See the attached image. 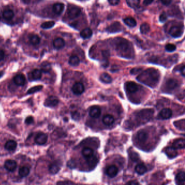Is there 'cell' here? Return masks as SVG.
<instances>
[{
	"mask_svg": "<svg viewBox=\"0 0 185 185\" xmlns=\"http://www.w3.org/2000/svg\"><path fill=\"white\" fill-rule=\"evenodd\" d=\"M116 41V49L120 52L126 53L129 50L131 46L129 41L122 38H119Z\"/></svg>",
	"mask_w": 185,
	"mask_h": 185,
	"instance_id": "6da1fadb",
	"label": "cell"
},
{
	"mask_svg": "<svg viewBox=\"0 0 185 185\" xmlns=\"http://www.w3.org/2000/svg\"><path fill=\"white\" fill-rule=\"evenodd\" d=\"M81 14L80 9L74 5H72L69 7L67 10V14L70 19H74L78 18Z\"/></svg>",
	"mask_w": 185,
	"mask_h": 185,
	"instance_id": "7a4b0ae2",
	"label": "cell"
},
{
	"mask_svg": "<svg viewBox=\"0 0 185 185\" xmlns=\"http://www.w3.org/2000/svg\"><path fill=\"white\" fill-rule=\"evenodd\" d=\"M184 33V28L181 26H173L170 29L169 33L172 37L178 38L182 36Z\"/></svg>",
	"mask_w": 185,
	"mask_h": 185,
	"instance_id": "3957f363",
	"label": "cell"
},
{
	"mask_svg": "<svg viewBox=\"0 0 185 185\" xmlns=\"http://www.w3.org/2000/svg\"><path fill=\"white\" fill-rule=\"evenodd\" d=\"M59 100L54 96H50L47 98L44 102V105L47 107H54L59 104Z\"/></svg>",
	"mask_w": 185,
	"mask_h": 185,
	"instance_id": "277c9868",
	"label": "cell"
},
{
	"mask_svg": "<svg viewBox=\"0 0 185 185\" xmlns=\"http://www.w3.org/2000/svg\"><path fill=\"white\" fill-rule=\"evenodd\" d=\"M72 92L75 95H79L82 94L85 90L83 84L81 82L75 83L72 88Z\"/></svg>",
	"mask_w": 185,
	"mask_h": 185,
	"instance_id": "5b68a950",
	"label": "cell"
},
{
	"mask_svg": "<svg viewBox=\"0 0 185 185\" xmlns=\"http://www.w3.org/2000/svg\"><path fill=\"white\" fill-rule=\"evenodd\" d=\"M47 136L44 133H39L35 138V143L39 145L45 144L47 141Z\"/></svg>",
	"mask_w": 185,
	"mask_h": 185,
	"instance_id": "8992f818",
	"label": "cell"
},
{
	"mask_svg": "<svg viewBox=\"0 0 185 185\" xmlns=\"http://www.w3.org/2000/svg\"><path fill=\"white\" fill-rule=\"evenodd\" d=\"M172 116V111L170 108H165L162 109L158 114V117L161 119L166 120L171 118Z\"/></svg>",
	"mask_w": 185,
	"mask_h": 185,
	"instance_id": "52a82bcc",
	"label": "cell"
},
{
	"mask_svg": "<svg viewBox=\"0 0 185 185\" xmlns=\"http://www.w3.org/2000/svg\"><path fill=\"white\" fill-rule=\"evenodd\" d=\"M166 88L169 91L174 90L179 87V83L174 79H169L167 80L166 83Z\"/></svg>",
	"mask_w": 185,
	"mask_h": 185,
	"instance_id": "ba28073f",
	"label": "cell"
},
{
	"mask_svg": "<svg viewBox=\"0 0 185 185\" xmlns=\"http://www.w3.org/2000/svg\"><path fill=\"white\" fill-rule=\"evenodd\" d=\"M89 115L93 118H98L99 117L101 114V110L99 107L92 106L89 109Z\"/></svg>",
	"mask_w": 185,
	"mask_h": 185,
	"instance_id": "9c48e42d",
	"label": "cell"
},
{
	"mask_svg": "<svg viewBox=\"0 0 185 185\" xmlns=\"http://www.w3.org/2000/svg\"><path fill=\"white\" fill-rule=\"evenodd\" d=\"M122 29V26L120 23L118 22L112 23L109 27L107 28V30L109 33H117L120 32Z\"/></svg>",
	"mask_w": 185,
	"mask_h": 185,
	"instance_id": "30bf717a",
	"label": "cell"
},
{
	"mask_svg": "<svg viewBox=\"0 0 185 185\" xmlns=\"http://www.w3.org/2000/svg\"><path fill=\"white\" fill-rule=\"evenodd\" d=\"M28 77L30 80H40L42 77V71L38 69H34L32 73L29 74Z\"/></svg>",
	"mask_w": 185,
	"mask_h": 185,
	"instance_id": "8fae6325",
	"label": "cell"
},
{
	"mask_svg": "<svg viewBox=\"0 0 185 185\" xmlns=\"http://www.w3.org/2000/svg\"><path fill=\"white\" fill-rule=\"evenodd\" d=\"M17 167V163L13 160H8L5 163V168L10 171H13Z\"/></svg>",
	"mask_w": 185,
	"mask_h": 185,
	"instance_id": "7c38bea8",
	"label": "cell"
},
{
	"mask_svg": "<svg viewBox=\"0 0 185 185\" xmlns=\"http://www.w3.org/2000/svg\"><path fill=\"white\" fill-rule=\"evenodd\" d=\"M13 81L17 86H23L26 82V77L23 74H18L14 77Z\"/></svg>",
	"mask_w": 185,
	"mask_h": 185,
	"instance_id": "4fadbf2b",
	"label": "cell"
},
{
	"mask_svg": "<svg viewBox=\"0 0 185 185\" xmlns=\"http://www.w3.org/2000/svg\"><path fill=\"white\" fill-rule=\"evenodd\" d=\"M118 171V170L117 167L114 165H112V166H110L107 168L106 173H107V176H109L110 178H113L117 175Z\"/></svg>",
	"mask_w": 185,
	"mask_h": 185,
	"instance_id": "5bb4252c",
	"label": "cell"
},
{
	"mask_svg": "<svg viewBox=\"0 0 185 185\" xmlns=\"http://www.w3.org/2000/svg\"><path fill=\"white\" fill-rule=\"evenodd\" d=\"M126 88L130 93H134L139 90L138 86L134 82H128L126 83Z\"/></svg>",
	"mask_w": 185,
	"mask_h": 185,
	"instance_id": "9a60e30c",
	"label": "cell"
},
{
	"mask_svg": "<svg viewBox=\"0 0 185 185\" xmlns=\"http://www.w3.org/2000/svg\"><path fill=\"white\" fill-rule=\"evenodd\" d=\"M53 46L56 49H60L63 48L65 45V42L64 40L61 37L56 38L53 41Z\"/></svg>",
	"mask_w": 185,
	"mask_h": 185,
	"instance_id": "2e32d148",
	"label": "cell"
},
{
	"mask_svg": "<svg viewBox=\"0 0 185 185\" xmlns=\"http://www.w3.org/2000/svg\"><path fill=\"white\" fill-rule=\"evenodd\" d=\"M65 5L62 3H56L53 5V12L54 14L59 15L64 9Z\"/></svg>",
	"mask_w": 185,
	"mask_h": 185,
	"instance_id": "e0dca14e",
	"label": "cell"
},
{
	"mask_svg": "<svg viewBox=\"0 0 185 185\" xmlns=\"http://www.w3.org/2000/svg\"><path fill=\"white\" fill-rule=\"evenodd\" d=\"M176 185H185V173L184 171L179 173L175 178Z\"/></svg>",
	"mask_w": 185,
	"mask_h": 185,
	"instance_id": "ac0fdd59",
	"label": "cell"
},
{
	"mask_svg": "<svg viewBox=\"0 0 185 185\" xmlns=\"http://www.w3.org/2000/svg\"><path fill=\"white\" fill-rule=\"evenodd\" d=\"M17 143L15 141L11 140L8 141L5 145V149L9 151H13L16 148Z\"/></svg>",
	"mask_w": 185,
	"mask_h": 185,
	"instance_id": "d6986e66",
	"label": "cell"
},
{
	"mask_svg": "<svg viewBox=\"0 0 185 185\" xmlns=\"http://www.w3.org/2000/svg\"><path fill=\"white\" fill-rule=\"evenodd\" d=\"M137 139L141 142H144L148 139V133L146 131L142 130L139 131L137 136Z\"/></svg>",
	"mask_w": 185,
	"mask_h": 185,
	"instance_id": "ffe728a7",
	"label": "cell"
},
{
	"mask_svg": "<svg viewBox=\"0 0 185 185\" xmlns=\"http://www.w3.org/2000/svg\"><path fill=\"white\" fill-rule=\"evenodd\" d=\"M167 155L170 158V159H173L175 158L178 155V153L175 148H174L173 147H169L167 148L165 151Z\"/></svg>",
	"mask_w": 185,
	"mask_h": 185,
	"instance_id": "44dd1931",
	"label": "cell"
},
{
	"mask_svg": "<svg viewBox=\"0 0 185 185\" xmlns=\"http://www.w3.org/2000/svg\"><path fill=\"white\" fill-rule=\"evenodd\" d=\"M80 36L84 39H87L91 37L92 35V31L90 28H85L80 32Z\"/></svg>",
	"mask_w": 185,
	"mask_h": 185,
	"instance_id": "7402d4cb",
	"label": "cell"
},
{
	"mask_svg": "<svg viewBox=\"0 0 185 185\" xmlns=\"http://www.w3.org/2000/svg\"><path fill=\"white\" fill-rule=\"evenodd\" d=\"M135 171L139 175H143L147 171V168L144 164H138L135 167Z\"/></svg>",
	"mask_w": 185,
	"mask_h": 185,
	"instance_id": "603a6c76",
	"label": "cell"
},
{
	"mask_svg": "<svg viewBox=\"0 0 185 185\" xmlns=\"http://www.w3.org/2000/svg\"><path fill=\"white\" fill-rule=\"evenodd\" d=\"M102 121L105 125L110 126L115 121V119L111 115H107L103 118Z\"/></svg>",
	"mask_w": 185,
	"mask_h": 185,
	"instance_id": "cb8c5ba5",
	"label": "cell"
},
{
	"mask_svg": "<svg viewBox=\"0 0 185 185\" xmlns=\"http://www.w3.org/2000/svg\"><path fill=\"white\" fill-rule=\"evenodd\" d=\"M86 162L89 167L93 168L97 165L98 163L97 158L93 155L92 156L86 158Z\"/></svg>",
	"mask_w": 185,
	"mask_h": 185,
	"instance_id": "d4e9b609",
	"label": "cell"
},
{
	"mask_svg": "<svg viewBox=\"0 0 185 185\" xmlns=\"http://www.w3.org/2000/svg\"><path fill=\"white\" fill-rule=\"evenodd\" d=\"M2 15L3 18L7 20H10L14 16V12L11 9H6L3 11Z\"/></svg>",
	"mask_w": 185,
	"mask_h": 185,
	"instance_id": "484cf974",
	"label": "cell"
},
{
	"mask_svg": "<svg viewBox=\"0 0 185 185\" xmlns=\"http://www.w3.org/2000/svg\"><path fill=\"white\" fill-rule=\"evenodd\" d=\"M173 147L175 149H184L185 148V140L180 139L176 140L173 143Z\"/></svg>",
	"mask_w": 185,
	"mask_h": 185,
	"instance_id": "4316f807",
	"label": "cell"
},
{
	"mask_svg": "<svg viewBox=\"0 0 185 185\" xmlns=\"http://www.w3.org/2000/svg\"><path fill=\"white\" fill-rule=\"evenodd\" d=\"M60 166L58 165V164L53 163L50 165L48 170L52 174H56L60 171Z\"/></svg>",
	"mask_w": 185,
	"mask_h": 185,
	"instance_id": "83f0119b",
	"label": "cell"
},
{
	"mask_svg": "<svg viewBox=\"0 0 185 185\" xmlns=\"http://www.w3.org/2000/svg\"><path fill=\"white\" fill-rule=\"evenodd\" d=\"M100 80L105 83H110L112 81V79L110 75L106 73H103L100 76Z\"/></svg>",
	"mask_w": 185,
	"mask_h": 185,
	"instance_id": "f1b7e54d",
	"label": "cell"
},
{
	"mask_svg": "<svg viewBox=\"0 0 185 185\" xmlns=\"http://www.w3.org/2000/svg\"><path fill=\"white\" fill-rule=\"evenodd\" d=\"M102 56L104 58V61L103 63V66L104 67H107L108 66L109 64V61H108V58L110 55L109 52L107 50H103L102 52Z\"/></svg>",
	"mask_w": 185,
	"mask_h": 185,
	"instance_id": "f546056e",
	"label": "cell"
},
{
	"mask_svg": "<svg viewBox=\"0 0 185 185\" xmlns=\"http://www.w3.org/2000/svg\"><path fill=\"white\" fill-rule=\"evenodd\" d=\"M123 21L126 25H127L130 27H135L137 24L136 20L134 18H124L123 20Z\"/></svg>",
	"mask_w": 185,
	"mask_h": 185,
	"instance_id": "4dcf8cb0",
	"label": "cell"
},
{
	"mask_svg": "<svg viewBox=\"0 0 185 185\" xmlns=\"http://www.w3.org/2000/svg\"><path fill=\"white\" fill-rule=\"evenodd\" d=\"M69 63L72 66H77L80 63V60L75 55H72L69 58Z\"/></svg>",
	"mask_w": 185,
	"mask_h": 185,
	"instance_id": "1f68e13d",
	"label": "cell"
},
{
	"mask_svg": "<svg viewBox=\"0 0 185 185\" xmlns=\"http://www.w3.org/2000/svg\"><path fill=\"white\" fill-rule=\"evenodd\" d=\"M30 173V169L27 166L21 167L19 169V174L20 176L24 178L28 176Z\"/></svg>",
	"mask_w": 185,
	"mask_h": 185,
	"instance_id": "d6a6232c",
	"label": "cell"
},
{
	"mask_svg": "<svg viewBox=\"0 0 185 185\" xmlns=\"http://www.w3.org/2000/svg\"><path fill=\"white\" fill-rule=\"evenodd\" d=\"M82 155L85 158H89L93 155V150L89 147H85L82 150Z\"/></svg>",
	"mask_w": 185,
	"mask_h": 185,
	"instance_id": "836d02e7",
	"label": "cell"
},
{
	"mask_svg": "<svg viewBox=\"0 0 185 185\" xmlns=\"http://www.w3.org/2000/svg\"><path fill=\"white\" fill-rule=\"evenodd\" d=\"M31 43L33 45H37L40 42V38L37 35H32L29 37Z\"/></svg>",
	"mask_w": 185,
	"mask_h": 185,
	"instance_id": "e575fe53",
	"label": "cell"
},
{
	"mask_svg": "<svg viewBox=\"0 0 185 185\" xmlns=\"http://www.w3.org/2000/svg\"><path fill=\"white\" fill-rule=\"evenodd\" d=\"M150 30V26L147 23H144L141 24L140 27V31L142 34H146Z\"/></svg>",
	"mask_w": 185,
	"mask_h": 185,
	"instance_id": "d590c367",
	"label": "cell"
},
{
	"mask_svg": "<svg viewBox=\"0 0 185 185\" xmlns=\"http://www.w3.org/2000/svg\"><path fill=\"white\" fill-rule=\"evenodd\" d=\"M139 0H127V3L130 7L136 8L139 5Z\"/></svg>",
	"mask_w": 185,
	"mask_h": 185,
	"instance_id": "8d00e7d4",
	"label": "cell"
},
{
	"mask_svg": "<svg viewBox=\"0 0 185 185\" xmlns=\"http://www.w3.org/2000/svg\"><path fill=\"white\" fill-rule=\"evenodd\" d=\"M55 25V22L54 21H47L43 23L41 26L42 28L43 29H50L53 27Z\"/></svg>",
	"mask_w": 185,
	"mask_h": 185,
	"instance_id": "74e56055",
	"label": "cell"
},
{
	"mask_svg": "<svg viewBox=\"0 0 185 185\" xmlns=\"http://www.w3.org/2000/svg\"><path fill=\"white\" fill-rule=\"evenodd\" d=\"M42 88H43L42 86H37L33 87L32 88H31L27 91V94H31L37 93V91H39L40 90H41Z\"/></svg>",
	"mask_w": 185,
	"mask_h": 185,
	"instance_id": "f35d334b",
	"label": "cell"
},
{
	"mask_svg": "<svg viewBox=\"0 0 185 185\" xmlns=\"http://www.w3.org/2000/svg\"><path fill=\"white\" fill-rule=\"evenodd\" d=\"M51 65L48 62H44L41 66V70L44 72L47 73L50 72L51 70Z\"/></svg>",
	"mask_w": 185,
	"mask_h": 185,
	"instance_id": "ab89813d",
	"label": "cell"
},
{
	"mask_svg": "<svg viewBox=\"0 0 185 185\" xmlns=\"http://www.w3.org/2000/svg\"><path fill=\"white\" fill-rule=\"evenodd\" d=\"M176 48V47L175 45L173 44H171V43L167 44L165 47V49L168 52H173L175 50Z\"/></svg>",
	"mask_w": 185,
	"mask_h": 185,
	"instance_id": "60d3db41",
	"label": "cell"
},
{
	"mask_svg": "<svg viewBox=\"0 0 185 185\" xmlns=\"http://www.w3.org/2000/svg\"><path fill=\"white\" fill-rule=\"evenodd\" d=\"M167 18L168 17H167V14L165 12H163L162 14L160 15V16L159 17V20L161 22H165L166 21Z\"/></svg>",
	"mask_w": 185,
	"mask_h": 185,
	"instance_id": "b9f144b4",
	"label": "cell"
},
{
	"mask_svg": "<svg viewBox=\"0 0 185 185\" xmlns=\"http://www.w3.org/2000/svg\"><path fill=\"white\" fill-rule=\"evenodd\" d=\"M34 122V119L31 116H29V117H28L25 120V123L27 125H30V124H32L33 122Z\"/></svg>",
	"mask_w": 185,
	"mask_h": 185,
	"instance_id": "7bdbcfd3",
	"label": "cell"
},
{
	"mask_svg": "<svg viewBox=\"0 0 185 185\" xmlns=\"http://www.w3.org/2000/svg\"><path fill=\"white\" fill-rule=\"evenodd\" d=\"M79 116H80V114L77 112H73L72 113V117L75 120H78L79 118Z\"/></svg>",
	"mask_w": 185,
	"mask_h": 185,
	"instance_id": "ee69618b",
	"label": "cell"
},
{
	"mask_svg": "<svg viewBox=\"0 0 185 185\" xmlns=\"http://www.w3.org/2000/svg\"><path fill=\"white\" fill-rule=\"evenodd\" d=\"M107 1L109 3L112 5H118L120 1V0H107Z\"/></svg>",
	"mask_w": 185,
	"mask_h": 185,
	"instance_id": "f6af8a7d",
	"label": "cell"
},
{
	"mask_svg": "<svg viewBox=\"0 0 185 185\" xmlns=\"http://www.w3.org/2000/svg\"><path fill=\"white\" fill-rule=\"evenodd\" d=\"M142 70V69L141 68H134V69H132L131 70V74H137V73L139 72L140 70Z\"/></svg>",
	"mask_w": 185,
	"mask_h": 185,
	"instance_id": "bcb514c9",
	"label": "cell"
},
{
	"mask_svg": "<svg viewBox=\"0 0 185 185\" xmlns=\"http://www.w3.org/2000/svg\"><path fill=\"white\" fill-rule=\"evenodd\" d=\"M163 5H168L171 3V0H161Z\"/></svg>",
	"mask_w": 185,
	"mask_h": 185,
	"instance_id": "7dc6e473",
	"label": "cell"
},
{
	"mask_svg": "<svg viewBox=\"0 0 185 185\" xmlns=\"http://www.w3.org/2000/svg\"><path fill=\"white\" fill-rule=\"evenodd\" d=\"M5 58V52L3 50L0 49V61L3 60Z\"/></svg>",
	"mask_w": 185,
	"mask_h": 185,
	"instance_id": "c3c4849f",
	"label": "cell"
},
{
	"mask_svg": "<svg viewBox=\"0 0 185 185\" xmlns=\"http://www.w3.org/2000/svg\"><path fill=\"white\" fill-rule=\"evenodd\" d=\"M135 155H134V153H133V155H131V159H133V161H137V160H138L137 159H138V158H137V157H138V155L137 154H135Z\"/></svg>",
	"mask_w": 185,
	"mask_h": 185,
	"instance_id": "681fc988",
	"label": "cell"
},
{
	"mask_svg": "<svg viewBox=\"0 0 185 185\" xmlns=\"http://www.w3.org/2000/svg\"><path fill=\"white\" fill-rule=\"evenodd\" d=\"M154 1V0H144V4L146 5H150Z\"/></svg>",
	"mask_w": 185,
	"mask_h": 185,
	"instance_id": "f907efd6",
	"label": "cell"
},
{
	"mask_svg": "<svg viewBox=\"0 0 185 185\" xmlns=\"http://www.w3.org/2000/svg\"><path fill=\"white\" fill-rule=\"evenodd\" d=\"M180 72L182 77H185V66H183L180 69Z\"/></svg>",
	"mask_w": 185,
	"mask_h": 185,
	"instance_id": "816d5d0a",
	"label": "cell"
},
{
	"mask_svg": "<svg viewBox=\"0 0 185 185\" xmlns=\"http://www.w3.org/2000/svg\"><path fill=\"white\" fill-rule=\"evenodd\" d=\"M128 185H139V184L136 181H132L130 182Z\"/></svg>",
	"mask_w": 185,
	"mask_h": 185,
	"instance_id": "f5cc1de1",
	"label": "cell"
},
{
	"mask_svg": "<svg viewBox=\"0 0 185 185\" xmlns=\"http://www.w3.org/2000/svg\"><path fill=\"white\" fill-rule=\"evenodd\" d=\"M3 74H4V73L3 72H0V78L3 76Z\"/></svg>",
	"mask_w": 185,
	"mask_h": 185,
	"instance_id": "db71d44e",
	"label": "cell"
}]
</instances>
